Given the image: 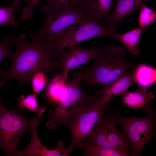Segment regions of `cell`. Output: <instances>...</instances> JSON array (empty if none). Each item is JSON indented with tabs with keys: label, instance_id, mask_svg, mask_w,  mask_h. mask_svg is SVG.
Returning <instances> with one entry per match:
<instances>
[{
	"label": "cell",
	"instance_id": "obj_13",
	"mask_svg": "<svg viewBox=\"0 0 156 156\" xmlns=\"http://www.w3.org/2000/svg\"><path fill=\"white\" fill-rule=\"evenodd\" d=\"M133 83L134 81L132 70L124 73L115 81L106 86L101 91L104 96L110 100L116 96L122 95Z\"/></svg>",
	"mask_w": 156,
	"mask_h": 156
},
{
	"label": "cell",
	"instance_id": "obj_6",
	"mask_svg": "<svg viewBox=\"0 0 156 156\" xmlns=\"http://www.w3.org/2000/svg\"><path fill=\"white\" fill-rule=\"evenodd\" d=\"M40 9L45 15V21L42 27L31 36V39L48 40L90 12H85L69 4L49 3L43 5Z\"/></svg>",
	"mask_w": 156,
	"mask_h": 156
},
{
	"label": "cell",
	"instance_id": "obj_9",
	"mask_svg": "<svg viewBox=\"0 0 156 156\" xmlns=\"http://www.w3.org/2000/svg\"><path fill=\"white\" fill-rule=\"evenodd\" d=\"M84 140L86 144L113 149L126 156L129 155L125 136L117 130L113 121L105 117Z\"/></svg>",
	"mask_w": 156,
	"mask_h": 156
},
{
	"label": "cell",
	"instance_id": "obj_21",
	"mask_svg": "<svg viewBox=\"0 0 156 156\" xmlns=\"http://www.w3.org/2000/svg\"><path fill=\"white\" fill-rule=\"evenodd\" d=\"M21 4V0H15L10 6L0 7V25L9 24L17 27L18 24L14 20V14L16 8Z\"/></svg>",
	"mask_w": 156,
	"mask_h": 156
},
{
	"label": "cell",
	"instance_id": "obj_20",
	"mask_svg": "<svg viewBox=\"0 0 156 156\" xmlns=\"http://www.w3.org/2000/svg\"><path fill=\"white\" fill-rule=\"evenodd\" d=\"M18 106L19 108H26L36 113L38 117L42 115L45 109L44 107L38 106L37 96L35 93L26 97L22 95L18 98Z\"/></svg>",
	"mask_w": 156,
	"mask_h": 156
},
{
	"label": "cell",
	"instance_id": "obj_7",
	"mask_svg": "<svg viewBox=\"0 0 156 156\" xmlns=\"http://www.w3.org/2000/svg\"><path fill=\"white\" fill-rule=\"evenodd\" d=\"M145 106L149 114L146 118H127L118 115L115 120L124 131L133 156L141 155L144 146L151 139L154 132L155 121L151 106L148 103Z\"/></svg>",
	"mask_w": 156,
	"mask_h": 156
},
{
	"label": "cell",
	"instance_id": "obj_19",
	"mask_svg": "<svg viewBox=\"0 0 156 156\" xmlns=\"http://www.w3.org/2000/svg\"><path fill=\"white\" fill-rule=\"evenodd\" d=\"M66 81L55 74L47 87L46 93L48 97L52 100L59 101L65 89Z\"/></svg>",
	"mask_w": 156,
	"mask_h": 156
},
{
	"label": "cell",
	"instance_id": "obj_10",
	"mask_svg": "<svg viewBox=\"0 0 156 156\" xmlns=\"http://www.w3.org/2000/svg\"><path fill=\"white\" fill-rule=\"evenodd\" d=\"M101 51L100 46L92 49L82 48L76 45L69 47L62 52L60 58L57 60L59 71L56 74L66 81L70 70L96 59Z\"/></svg>",
	"mask_w": 156,
	"mask_h": 156
},
{
	"label": "cell",
	"instance_id": "obj_8",
	"mask_svg": "<svg viewBox=\"0 0 156 156\" xmlns=\"http://www.w3.org/2000/svg\"><path fill=\"white\" fill-rule=\"evenodd\" d=\"M31 121L19 112L6 108L0 95V147L8 155L17 151L18 142Z\"/></svg>",
	"mask_w": 156,
	"mask_h": 156
},
{
	"label": "cell",
	"instance_id": "obj_12",
	"mask_svg": "<svg viewBox=\"0 0 156 156\" xmlns=\"http://www.w3.org/2000/svg\"><path fill=\"white\" fill-rule=\"evenodd\" d=\"M116 5L113 12L103 25L110 29L115 30L117 24L124 18L133 12L140 9L148 0H114Z\"/></svg>",
	"mask_w": 156,
	"mask_h": 156
},
{
	"label": "cell",
	"instance_id": "obj_14",
	"mask_svg": "<svg viewBox=\"0 0 156 156\" xmlns=\"http://www.w3.org/2000/svg\"><path fill=\"white\" fill-rule=\"evenodd\" d=\"M146 30V28L138 26L124 33L117 32L114 38L122 43L128 51L134 55L138 56L140 52L138 45L143 33Z\"/></svg>",
	"mask_w": 156,
	"mask_h": 156
},
{
	"label": "cell",
	"instance_id": "obj_25",
	"mask_svg": "<svg viewBox=\"0 0 156 156\" xmlns=\"http://www.w3.org/2000/svg\"><path fill=\"white\" fill-rule=\"evenodd\" d=\"M10 36L9 34L4 40L0 42V64L4 57L9 56L12 58L13 55L14 54L9 48Z\"/></svg>",
	"mask_w": 156,
	"mask_h": 156
},
{
	"label": "cell",
	"instance_id": "obj_3",
	"mask_svg": "<svg viewBox=\"0 0 156 156\" xmlns=\"http://www.w3.org/2000/svg\"><path fill=\"white\" fill-rule=\"evenodd\" d=\"M100 22L91 11L57 35L45 40L54 57L60 56L66 48L95 37L107 36L113 38L117 32L103 26Z\"/></svg>",
	"mask_w": 156,
	"mask_h": 156
},
{
	"label": "cell",
	"instance_id": "obj_26",
	"mask_svg": "<svg viewBox=\"0 0 156 156\" xmlns=\"http://www.w3.org/2000/svg\"><path fill=\"white\" fill-rule=\"evenodd\" d=\"M92 0H69L71 5L87 12L91 10Z\"/></svg>",
	"mask_w": 156,
	"mask_h": 156
},
{
	"label": "cell",
	"instance_id": "obj_1",
	"mask_svg": "<svg viewBox=\"0 0 156 156\" xmlns=\"http://www.w3.org/2000/svg\"><path fill=\"white\" fill-rule=\"evenodd\" d=\"M23 33L19 36H11L10 40L16 47V51L11 58L12 64L8 70H0V88L10 78L18 80L20 84H28L34 75L39 72L57 74L59 71L57 61L53 60V56L45 41L35 38L26 41Z\"/></svg>",
	"mask_w": 156,
	"mask_h": 156
},
{
	"label": "cell",
	"instance_id": "obj_17",
	"mask_svg": "<svg viewBox=\"0 0 156 156\" xmlns=\"http://www.w3.org/2000/svg\"><path fill=\"white\" fill-rule=\"evenodd\" d=\"M75 146L83 148L84 156H124L125 155L116 150L101 146L90 144L80 142L77 143Z\"/></svg>",
	"mask_w": 156,
	"mask_h": 156
},
{
	"label": "cell",
	"instance_id": "obj_11",
	"mask_svg": "<svg viewBox=\"0 0 156 156\" xmlns=\"http://www.w3.org/2000/svg\"><path fill=\"white\" fill-rule=\"evenodd\" d=\"M39 123L38 118L34 116L31 120L30 132L31 135V141L24 150L18 151L15 156H68L71 152L68 148L66 149L63 141L60 140L57 144L56 148L51 150L44 146L38 135L37 128Z\"/></svg>",
	"mask_w": 156,
	"mask_h": 156
},
{
	"label": "cell",
	"instance_id": "obj_18",
	"mask_svg": "<svg viewBox=\"0 0 156 156\" xmlns=\"http://www.w3.org/2000/svg\"><path fill=\"white\" fill-rule=\"evenodd\" d=\"M114 0H92L91 10L103 25L109 17Z\"/></svg>",
	"mask_w": 156,
	"mask_h": 156
},
{
	"label": "cell",
	"instance_id": "obj_16",
	"mask_svg": "<svg viewBox=\"0 0 156 156\" xmlns=\"http://www.w3.org/2000/svg\"><path fill=\"white\" fill-rule=\"evenodd\" d=\"M133 70L134 83L140 87L147 88L152 86L156 80V70L145 64L137 65Z\"/></svg>",
	"mask_w": 156,
	"mask_h": 156
},
{
	"label": "cell",
	"instance_id": "obj_4",
	"mask_svg": "<svg viewBox=\"0 0 156 156\" xmlns=\"http://www.w3.org/2000/svg\"><path fill=\"white\" fill-rule=\"evenodd\" d=\"M109 100L105 97L100 90L94 96L86 99V107L72 116L67 125L72 136L68 148L71 152L76 144L84 140L105 117Z\"/></svg>",
	"mask_w": 156,
	"mask_h": 156
},
{
	"label": "cell",
	"instance_id": "obj_22",
	"mask_svg": "<svg viewBox=\"0 0 156 156\" xmlns=\"http://www.w3.org/2000/svg\"><path fill=\"white\" fill-rule=\"evenodd\" d=\"M138 17V27L146 28L153 23L156 19V12L155 11L147 6L143 5L140 9Z\"/></svg>",
	"mask_w": 156,
	"mask_h": 156
},
{
	"label": "cell",
	"instance_id": "obj_24",
	"mask_svg": "<svg viewBox=\"0 0 156 156\" xmlns=\"http://www.w3.org/2000/svg\"><path fill=\"white\" fill-rule=\"evenodd\" d=\"M41 0H28L27 5L23 8L21 19L24 21L32 18L33 11L36 5Z\"/></svg>",
	"mask_w": 156,
	"mask_h": 156
},
{
	"label": "cell",
	"instance_id": "obj_5",
	"mask_svg": "<svg viewBox=\"0 0 156 156\" xmlns=\"http://www.w3.org/2000/svg\"><path fill=\"white\" fill-rule=\"evenodd\" d=\"M81 80L80 72H75L71 78L66 80L65 89L57 108L49 113L47 124L48 128L55 129L60 124L67 125L73 115L86 107L85 94L81 89Z\"/></svg>",
	"mask_w": 156,
	"mask_h": 156
},
{
	"label": "cell",
	"instance_id": "obj_2",
	"mask_svg": "<svg viewBox=\"0 0 156 156\" xmlns=\"http://www.w3.org/2000/svg\"><path fill=\"white\" fill-rule=\"evenodd\" d=\"M101 52L94 62L80 71L82 80L90 88L106 86L114 81L134 64L126 60L127 49L112 44L100 46Z\"/></svg>",
	"mask_w": 156,
	"mask_h": 156
},
{
	"label": "cell",
	"instance_id": "obj_15",
	"mask_svg": "<svg viewBox=\"0 0 156 156\" xmlns=\"http://www.w3.org/2000/svg\"><path fill=\"white\" fill-rule=\"evenodd\" d=\"M122 96L123 103L129 107L135 108L145 106L155 96L152 91H147L146 88L141 87L134 92L126 91Z\"/></svg>",
	"mask_w": 156,
	"mask_h": 156
},
{
	"label": "cell",
	"instance_id": "obj_27",
	"mask_svg": "<svg viewBox=\"0 0 156 156\" xmlns=\"http://www.w3.org/2000/svg\"><path fill=\"white\" fill-rule=\"evenodd\" d=\"M49 3H56L66 4H69V0H46Z\"/></svg>",
	"mask_w": 156,
	"mask_h": 156
},
{
	"label": "cell",
	"instance_id": "obj_28",
	"mask_svg": "<svg viewBox=\"0 0 156 156\" xmlns=\"http://www.w3.org/2000/svg\"><path fill=\"white\" fill-rule=\"evenodd\" d=\"M25 1L26 2L27 4L28 3V0H25Z\"/></svg>",
	"mask_w": 156,
	"mask_h": 156
},
{
	"label": "cell",
	"instance_id": "obj_23",
	"mask_svg": "<svg viewBox=\"0 0 156 156\" xmlns=\"http://www.w3.org/2000/svg\"><path fill=\"white\" fill-rule=\"evenodd\" d=\"M31 80L33 90L36 94L44 89L47 82V77L42 72H39L34 74Z\"/></svg>",
	"mask_w": 156,
	"mask_h": 156
}]
</instances>
